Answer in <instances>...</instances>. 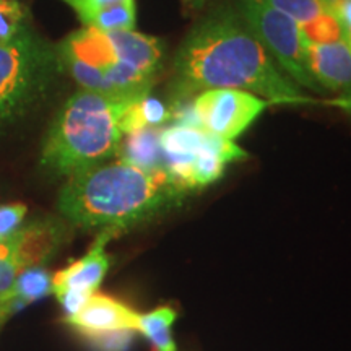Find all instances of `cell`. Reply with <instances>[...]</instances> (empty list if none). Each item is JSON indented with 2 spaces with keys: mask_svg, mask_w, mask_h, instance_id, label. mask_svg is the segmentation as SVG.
I'll list each match as a JSON object with an SVG mask.
<instances>
[{
  "mask_svg": "<svg viewBox=\"0 0 351 351\" xmlns=\"http://www.w3.org/2000/svg\"><path fill=\"white\" fill-rule=\"evenodd\" d=\"M217 88L249 91L269 104L339 108L335 98L320 101L301 93L300 86L285 75L239 13L228 7L204 16L176 51L168 85L171 108Z\"/></svg>",
  "mask_w": 351,
  "mask_h": 351,
  "instance_id": "cell-1",
  "label": "cell"
},
{
  "mask_svg": "<svg viewBox=\"0 0 351 351\" xmlns=\"http://www.w3.org/2000/svg\"><path fill=\"white\" fill-rule=\"evenodd\" d=\"M184 195L166 169H142L117 160L69 176L57 207L70 225L119 234L174 208Z\"/></svg>",
  "mask_w": 351,
  "mask_h": 351,
  "instance_id": "cell-2",
  "label": "cell"
},
{
  "mask_svg": "<svg viewBox=\"0 0 351 351\" xmlns=\"http://www.w3.org/2000/svg\"><path fill=\"white\" fill-rule=\"evenodd\" d=\"M137 98L82 88L75 91L56 114L44 137L43 168L69 178L116 156L124 137L122 116Z\"/></svg>",
  "mask_w": 351,
  "mask_h": 351,
  "instance_id": "cell-3",
  "label": "cell"
},
{
  "mask_svg": "<svg viewBox=\"0 0 351 351\" xmlns=\"http://www.w3.org/2000/svg\"><path fill=\"white\" fill-rule=\"evenodd\" d=\"M56 57L60 72L72 77L82 90L137 98L150 95L156 82L121 59L108 32L88 26L56 44Z\"/></svg>",
  "mask_w": 351,
  "mask_h": 351,
  "instance_id": "cell-4",
  "label": "cell"
},
{
  "mask_svg": "<svg viewBox=\"0 0 351 351\" xmlns=\"http://www.w3.org/2000/svg\"><path fill=\"white\" fill-rule=\"evenodd\" d=\"M60 73L56 46L25 28L0 44V129L25 117Z\"/></svg>",
  "mask_w": 351,
  "mask_h": 351,
  "instance_id": "cell-5",
  "label": "cell"
},
{
  "mask_svg": "<svg viewBox=\"0 0 351 351\" xmlns=\"http://www.w3.org/2000/svg\"><path fill=\"white\" fill-rule=\"evenodd\" d=\"M238 13L289 80L309 91L322 93L324 90L307 67L306 39L295 20L262 0H239Z\"/></svg>",
  "mask_w": 351,
  "mask_h": 351,
  "instance_id": "cell-6",
  "label": "cell"
},
{
  "mask_svg": "<svg viewBox=\"0 0 351 351\" xmlns=\"http://www.w3.org/2000/svg\"><path fill=\"white\" fill-rule=\"evenodd\" d=\"M191 106L197 127L232 142L261 116L269 103L249 91L217 88L202 91L192 99Z\"/></svg>",
  "mask_w": 351,
  "mask_h": 351,
  "instance_id": "cell-7",
  "label": "cell"
},
{
  "mask_svg": "<svg viewBox=\"0 0 351 351\" xmlns=\"http://www.w3.org/2000/svg\"><path fill=\"white\" fill-rule=\"evenodd\" d=\"M307 67L322 90L337 95V103L351 112V47L346 41L313 44L306 41Z\"/></svg>",
  "mask_w": 351,
  "mask_h": 351,
  "instance_id": "cell-8",
  "label": "cell"
},
{
  "mask_svg": "<svg viewBox=\"0 0 351 351\" xmlns=\"http://www.w3.org/2000/svg\"><path fill=\"white\" fill-rule=\"evenodd\" d=\"M69 238V225L59 218H39L21 225L12 234L13 257L20 271L41 267L62 247Z\"/></svg>",
  "mask_w": 351,
  "mask_h": 351,
  "instance_id": "cell-9",
  "label": "cell"
},
{
  "mask_svg": "<svg viewBox=\"0 0 351 351\" xmlns=\"http://www.w3.org/2000/svg\"><path fill=\"white\" fill-rule=\"evenodd\" d=\"M138 313L108 295L93 293L82 311L65 322L77 328L83 337L111 330L138 332Z\"/></svg>",
  "mask_w": 351,
  "mask_h": 351,
  "instance_id": "cell-10",
  "label": "cell"
},
{
  "mask_svg": "<svg viewBox=\"0 0 351 351\" xmlns=\"http://www.w3.org/2000/svg\"><path fill=\"white\" fill-rule=\"evenodd\" d=\"M116 234V231L104 230L85 256L57 271L52 276L54 293L64 291V289H80V291L95 293L109 269V257L104 247Z\"/></svg>",
  "mask_w": 351,
  "mask_h": 351,
  "instance_id": "cell-11",
  "label": "cell"
},
{
  "mask_svg": "<svg viewBox=\"0 0 351 351\" xmlns=\"http://www.w3.org/2000/svg\"><path fill=\"white\" fill-rule=\"evenodd\" d=\"M117 54L125 64L145 75L156 78L163 62V43L155 36L138 33L135 29L108 32Z\"/></svg>",
  "mask_w": 351,
  "mask_h": 351,
  "instance_id": "cell-12",
  "label": "cell"
},
{
  "mask_svg": "<svg viewBox=\"0 0 351 351\" xmlns=\"http://www.w3.org/2000/svg\"><path fill=\"white\" fill-rule=\"evenodd\" d=\"M119 160L142 169H165V156L160 145V127L140 129L122 137Z\"/></svg>",
  "mask_w": 351,
  "mask_h": 351,
  "instance_id": "cell-13",
  "label": "cell"
},
{
  "mask_svg": "<svg viewBox=\"0 0 351 351\" xmlns=\"http://www.w3.org/2000/svg\"><path fill=\"white\" fill-rule=\"evenodd\" d=\"M173 119V108L166 106L160 99L152 98L150 95H145L132 101L130 106L125 109L121 121V129L125 135L140 129L161 127Z\"/></svg>",
  "mask_w": 351,
  "mask_h": 351,
  "instance_id": "cell-14",
  "label": "cell"
},
{
  "mask_svg": "<svg viewBox=\"0 0 351 351\" xmlns=\"http://www.w3.org/2000/svg\"><path fill=\"white\" fill-rule=\"evenodd\" d=\"M54 291L52 276L43 267H29L21 270L16 276L13 288L5 302H10L13 309H20L28 302L38 301Z\"/></svg>",
  "mask_w": 351,
  "mask_h": 351,
  "instance_id": "cell-15",
  "label": "cell"
},
{
  "mask_svg": "<svg viewBox=\"0 0 351 351\" xmlns=\"http://www.w3.org/2000/svg\"><path fill=\"white\" fill-rule=\"evenodd\" d=\"M176 320V311L169 306H161L152 313L138 315V332L152 341L155 351H176L171 335V327Z\"/></svg>",
  "mask_w": 351,
  "mask_h": 351,
  "instance_id": "cell-16",
  "label": "cell"
},
{
  "mask_svg": "<svg viewBox=\"0 0 351 351\" xmlns=\"http://www.w3.org/2000/svg\"><path fill=\"white\" fill-rule=\"evenodd\" d=\"M137 23V7L135 0L119 3L104 10H99L90 15L82 21L83 26L96 28L101 32H125V29H135Z\"/></svg>",
  "mask_w": 351,
  "mask_h": 351,
  "instance_id": "cell-17",
  "label": "cell"
},
{
  "mask_svg": "<svg viewBox=\"0 0 351 351\" xmlns=\"http://www.w3.org/2000/svg\"><path fill=\"white\" fill-rule=\"evenodd\" d=\"M262 2L288 15L300 26L311 23L322 13L330 10L326 0H262Z\"/></svg>",
  "mask_w": 351,
  "mask_h": 351,
  "instance_id": "cell-18",
  "label": "cell"
},
{
  "mask_svg": "<svg viewBox=\"0 0 351 351\" xmlns=\"http://www.w3.org/2000/svg\"><path fill=\"white\" fill-rule=\"evenodd\" d=\"M301 32L306 41L313 44H332L345 39L343 26L330 10L322 13L311 23L301 26Z\"/></svg>",
  "mask_w": 351,
  "mask_h": 351,
  "instance_id": "cell-19",
  "label": "cell"
},
{
  "mask_svg": "<svg viewBox=\"0 0 351 351\" xmlns=\"http://www.w3.org/2000/svg\"><path fill=\"white\" fill-rule=\"evenodd\" d=\"M28 10L19 0H0V44L12 41L23 32Z\"/></svg>",
  "mask_w": 351,
  "mask_h": 351,
  "instance_id": "cell-20",
  "label": "cell"
},
{
  "mask_svg": "<svg viewBox=\"0 0 351 351\" xmlns=\"http://www.w3.org/2000/svg\"><path fill=\"white\" fill-rule=\"evenodd\" d=\"M135 330H111L88 335L86 339L98 351H127L134 340Z\"/></svg>",
  "mask_w": 351,
  "mask_h": 351,
  "instance_id": "cell-21",
  "label": "cell"
},
{
  "mask_svg": "<svg viewBox=\"0 0 351 351\" xmlns=\"http://www.w3.org/2000/svg\"><path fill=\"white\" fill-rule=\"evenodd\" d=\"M25 204H3L0 205V238H7L20 230L26 215Z\"/></svg>",
  "mask_w": 351,
  "mask_h": 351,
  "instance_id": "cell-22",
  "label": "cell"
},
{
  "mask_svg": "<svg viewBox=\"0 0 351 351\" xmlns=\"http://www.w3.org/2000/svg\"><path fill=\"white\" fill-rule=\"evenodd\" d=\"M60 2H64L65 5L72 8L82 23L83 20L88 19L90 15H93L96 12L104 10V8L114 5H119V3L129 2V0H60Z\"/></svg>",
  "mask_w": 351,
  "mask_h": 351,
  "instance_id": "cell-23",
  "label": "cell"
},
{
  "mask_svg": "<svg viewBox=\"0 0 351 351\" xmlns=\"http://www.w3.org/2000/svg\"><path fill=\"white\" fill-rule=\"evenodd\" d=\"M56 295L59 298L60 304H62L65 319H70L80 313L82 307L86 304V301L90 300L93 293L80 291V289H64V291L56 293Z\"/></svg>",
  "mask_w": 351,
  "mask_h": 351,
  "instance_id": "cell-24",
  "label": "cell"
},
{
  "mask_svg": "<svg viewBox=\"0 0 351 351\" xmlns=\"http://www.w3.org/2000/svg\"><path fill=\"white\" fill-rule=\"evenodd\" d=\"M19 274L20 269L15 262L7 261V258H0V302L7 301Z\"/></svg>",
  "mask_w": 351,
  "mask_h": 351,
  "instance_id": "cell-25",
  "label": "cell"
},
{
  "mask_svg": "<svg viewBox=\"0 0 351 351\" xmlns=\"http://www.w3.org/2000/svg\"><path fill=\"white\" fill-rule=\"evenodd\" d=\"M343 26V32H351V0H340L328 7Z\"/></svg>",
  "mask_w": 351,
  "mask_h": 351,
  "instance_id": "cell-26",
  "label": "cell"
},
{
  "mask_svg": "<svg viewBox=\"0 0 351 351\" xmlns=\"http://www.w3.org/2000/svg\"><path fill=\"white\" fill-rule=\"evenodd\" d=\"M182 2H184V8H186L187 12H199L204 8V5L208 2V0H182Z\"/></svg>",
  "mask_w": 351,
  "mask_h": 351,
  "instance_id": "cell-27",
  "label": "cell"
},
{
  "mask_svg": "<svg viewBox=\"0 0 351 351\" xmlns=\"http://www.w3.org/2000/svg\"><path fill=\"white\" fill-rule=\"evenodd\" d=\"M8 314H12L10 309H8V306L3 304V302H0V324H2V320L5 319Z\"/></svg>",
  "mask_w": 351,
  "mask_h": 351,
  "instance_id": "cell-28",
  "label": "cell"
},
{
  "mask_svg": "<svg viewBox=\"0 0 351 351\" xmlns=\"http://www.w3.org/2000/svg\"><path fill=\"white\" fill-rule=\"evenodd\" d=\"M345 41L351 47V32H345Z\"/></svg>",
  "mask_w": 351,
  "mask_h": 351,
  "instance_id": "cell-29",
  "label": "cell"
}]
</instances>
